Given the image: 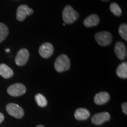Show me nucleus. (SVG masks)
I'll use <instances>...</instances> for the list:
<instances>
[{"label":"nucleus","instance_id":"1","mask_svg":"<svg viewBox=\"0 0 127 127\" xmlns=\"http://www.w3.org/2000/svg\"><path fill=\"white\" fill-rule=\"evenodd\" d=\"M78 12L70 5H66L63 11V19L64 24H71L78 18Z\"/></svg>","mask_w":127,"mask_h":127},{"label":"nucleus","instance_id":"2","mask_svg":"<svg viewBox=\"0 0 127 127\" xmlns=\"http://www.w3.org/2000/svg\"><path fill=\"white\" fill-rule=\"evenodd\" d=\"M54 66L55 70L58 72H62L68 70L70 68L69 58L65 54L59 55L55 62Z\"/></svg>","mask_w":127,"mask_h":127},{"label":"nucleus","instance_id":"3","mask_svg":"<svg viewBox=\"0 0 127 127\" xmlns=\"http://www.w3.org/2000/svg\"><path fill=\"white\" fill-rule=\"evenodd\" d=\"M95 39L99 45L102 47L109 45L112 40V36L108 31L99 32L95 35Z\"/></svg>","mask_w":127,"mask_h":127},{"label":"nucleus","instance_id":"4","mask_svg":"<svg viewBox=\"0 0 127 127\" xmlns=\"http://www.w3.org/2000/svg\"><path fill=\"white\" fill-rule=\"evenodd\" d=\"M6 110L9 115L16 118H23L24 115V109L18 104L14 103H9L7 104L6 106Z\"/></svg>","mask_w":127,"mask_h":127},{"label":"nucleus","instance_id":"5","mask_svg":"<svg viewBox=\"0 0 127 127\" xmlns=\"http://www.w3.org/2000/svg\"><path fill=\"white\" fill-rule=\"evenodd\" d=\"M27 89L24 85L21 83H15L9 86L7 93L12 96H19L26 93Z\"/></svg>","mask_w":127,"mask_h":127},{"label":"nucleus","instance_id":"6","mask_svg":"<svg viewBox=\"0 0 127 127\" xmlns=\"http://www.w3.org/2000/svg\"><path fill=\"white\" fill-rule=\"evenodd\" d=\"M33 12V9L28 7L27 5H21L17 8L16 17L18 21H23L27 16L32 15Z\"/></svg>","mask_w":127,"mask_h":127},{"label":"nucleus","instance_id":"7","mask_svg":"<svg viewBox=\"0 0 127 127\" xmlns=\"http://www.w3.org/2000/svg\"><path fill=\"white\" fill-rule=\"evenodd\" d=\"M30 53L25 48L21 49L17 53L15 57V62L18 66H23L27 63L29 59Z\"/></svg>","mask_w":127,"mask_h":127},{"label":"nucleus","instance_id":"8","mask_svg":"<svg viewBox=\"0 0 127 127\" xmlns=\"http://www.w3.org/2000/svg\"><path fill=\"white\" fill-rule=\"evenodd\" d=\"M54 52L53 45L49 42L42 44L39 48V54L42 58H48L52 56Z\"/></svg>","mask_w":127,"mask_h":127},{"label":"nucleus","instance_id":"9","mask_svg":"<svg viewBox=\"0 0 127 127\" xmlns=\"http://www.w3.org/2000/svg\"><path fill=\"white\" fill-rule=\"evenodd\" d=\"M110 119V115L108 112H103L95 114L92 117L91 121L94 124L96 125H101L105 122L108 121Z\"/></svg>","mask_w":127,"mask_h":127},{"label":"nucleus","instance_id":"10","mask_svg":"<svg viewBox=\"0 0 127 127\" xmlns=\"http://www.w3.org/2000/svg\"><path fill=\"white\" fill-rule=\"evenodd\" d=\"M114 51L116 56L119 60H123L127 58V48L123 42L119 41L115 44Z\"/></svg>","mask_w":127,"mask_h":127},{"label":"nucleus","instance_id":"11","mask_svg":"<svg viewBox=\"0 0 127 127\" xmlns=\"http://www.w3.org/2000/svg\"><path fill=\"white\" fill-rule=\"evenodd\" d=\"M110 96L107 92H100L96 94L94 97V102L97 105H102L107 103L109 100Z\"/></svg>","mask_w":127,"mask_h":127},{"label":"nucleus","instance_id":"12","mask_svg":"<svg viewBox=\"0 0 127 127\" xmlns=\"http://www.w3.org/2000/svg\"><path fill=\"white\" fill-rule=\"evenodd\" d=\"M99 23V17L96 14H91L85 19L84 21V25L86 27H93L97 25Z\"/></svg>","mask_w":127,"mask_h":127},{"label":"nucleus","instance_id":"13","mask_svg":"<svg viewBox=\"0 0 127 127\" xmlns=\"http://www.w3.org/2000/svg\"><path fill=\"white\" fill-rule=\"evenodd\" d=\"M74 117L78 121L85 120L90 117V112L88 109L80 108L75 111L74 113Z\"/></svg>","mask_w":127,"mask_h":127},{"label":"nucleus","instance_id":"14","mask_svg":"<svg viewBox=\"0 0 127 127\" xmlns=\"http://www.w3.org/2000/svg\"><path fill=\"white\" fill-rule=\"evenodd\" d=\"M14 75V72L10 67L5 64L0 65V75L4 78L8 79L12 77Z\"/></svg>","mask_w":127,"mask_h":127},{"label":"nucleus","instance_id":"15","mask_svg":"<svg viewBox=\"0 0 127 127\" xmlns=\"http://www.w3.org/2000/svg\"><path fill=\"white\" fill-rule=\"evenodd\" d=\"M117 75L121 78L126 79L127 78V63L126 62L119 65L116 71Z\"/></svg>","mask_w":127,"mask_h":127},{"label":"nucleus","instance_id":"16","mask_svg":"<svg viewBox=\"0 0 127 127\" xmlns=\"http://www.w3.org/2000/svg\"><path fill=\"white\" fill-rule=\"evenodd\" d=\"M8 33L9 30L7 25L2 23H0V43L7 37Z\"/></svg>","mask_w":127,"mask_h":127},{"label":"nucleus","instance_id":"17","mask_svg":"<svg viewBox=\"0 0 127 127\" xmlns=\"http://www.w3.org/2000/svg\"><path fill=\"white\" fill-rule=\"evenodd\" d=\"M35 99L38 105L41 107H45L47 105V100L45 96L41 94H37L35 96Z\"/></svg>","mask_w":127,"mask_h":127},{"label":"nucleus","instance_id":"18","mask_svg":"<svg viewBox=\"0 0 127 127\" xmlns=\"http://www.w3.org/2000/svg\"><path fill=\"white\" fill-rule=\"evenodd\" d=\"M109 9L114 15L119 17L121 15L122 11L120 6L115 2L111 3L109 5Z\"/></svg>","mask_w":127,"mask_h":127},{"label":"nucleus","instance_id":"19","mask_svg":"<svg viewBox=\"0 0 127 127\" xmlns=\"http://www.w3.org/2000/svg\"><path fill=\"white\" fill-rule=\"evenodd\" d=\"M118 32L124 40H127V25L126 24H123L119 27Z\"/></svg>","mask_w":127,"mask_h":127},{"label":"nucleus","instance_id":"20","mask_svg":"<svg viewBox=\"0 0 127 127\" xmlns=\"http://www.w3.org/2000/svg\"><path fill=\"white\" fill-rule=\"evenodd\" d=\"M121 107H122V109H123L124 113L125 115H127V102L123 103V104H122Z\"/></svg>","mask_w":127,"mask_h":127},{"label":"nucleus","instance_id":"21","mask_svg":"<svg viewBox=\"0 0 127 127\" xmlns=\"http://www.w3.org/2000/svg\"><path fill=\"white\" fill-rule=\"evenodd\" d=\"M4 120V116L2 113L0 112V124H1Z\"/></svg>","mask_w":127,"mask_h":127},{"label":"nucleus","instance_id":"22","mask_svg":"<svg viewBox=\"0 0 127 127\" xmlns=\"http://www.w3.org/2000/svg\"><path fill=\"white\" fill-rule=\"evenodd\" d=\"M36 127H45L43 126L42 125H37Z\"/></svg>","mask_w":127,"mask_h":127},{"label":"nucleus","instance_id":"23","mask_svg":"<svg viewBox=\"0 0 127 127\" xmlns=\"http://www.w3.org/2000/svg\"><path fill=\"white\" fill-rule=\"evenodd\" d=\"M5 51L7 52H10V50H9V49H6Z\"/></svg>","mask_w":127,"mask_h":127},{"label":"nucleus","instance_id":"24","mask_svg":"<svg viewBox=\"0 0 127 127\" xmlns=\"http://www.w3.org/2000/svg\"><path fill=\"white\" fill-rule=\"evenodd\" d=\"M101 1H109V0H101Z\"/></svg>","mask_w":127,"mask_h":127}]
</instances>
